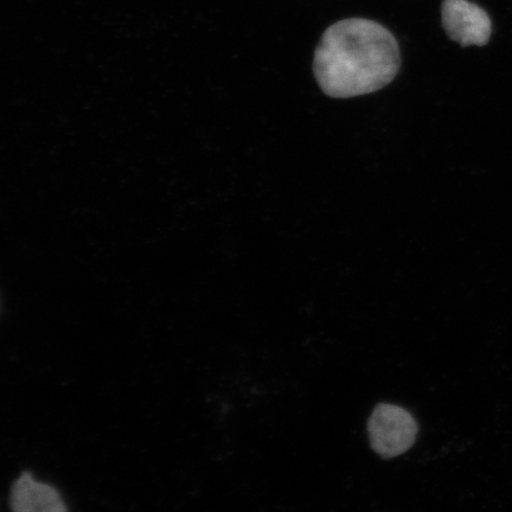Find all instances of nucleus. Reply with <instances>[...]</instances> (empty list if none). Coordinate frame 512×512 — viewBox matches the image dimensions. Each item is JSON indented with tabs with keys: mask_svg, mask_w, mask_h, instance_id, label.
<instances>
[{
	"mask_svg": "<svg viewBox=\"0 0 512 512\" xmlns=\"http://www.w3.org/2000/svg\"><path fill=\"white\" fill-rule=\"evenodd\" d=\"M10 509L12 512H68L59 490L37 482L30 472L22 473L12 485Z\"/></svg>",
	"mask_w": 512,
	"mask_h": 512,
	"instance_id": "nucleus-4",
	"label": "nucleus"
},
{
	"mask_svg": "<svg viewBox=\"0 0 512 512\" xmlns=\"http://www.w3.org/2000/svg\"><path fill=\"white\" fill-rule=\"evenodd\" d=\"M441 18L447 36L463 47H483L490 41L491 19L476 4L467 0H444Z\"/></svg>",
	"mask_w": 512,
	"mask_h": 512,
	"instance_id": "nucleus-3",
	"label": "nucleus"
},
{
	"mask_svg": "<svg viewBox=\"0 0 512 512\" xmlns=\"http://www.w3.org/2000/svg\"><path fill=\"white\" fill-rule=\"evenodd\" d=\"M419 426L405 408L380 403L368 421L370 446L383 459L402 456L414 446Z\"/></svg>",
	"mask_w": 512,
	"mask_h": 512,
	"instance_id": "nucleus-2",
	"label": "nucleus"
},
{
	"mask_svg": "<svg viewBox=\"0 0 512 512\" xmlns=\"http://www.w3.org/2000/svg\"><path fill=\"white\" fill-rule=\"evenodd\" d=\"M400 66L399 44L392 32L366 18L332 24L313 59L320 89L335 99L380 91L395 79Z\"/></svg>",
	"mask_w": 512,
	"mask_h": 512,
	"instance_id": "nucleus-1",
	"label": "nucleus"
}]
</instances>
